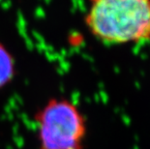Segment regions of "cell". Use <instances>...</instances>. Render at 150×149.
<instances>
[{
	"label": "cell",
	"instance_id": "3",
	"mask_svg": "<svg viewBox=\"0 0 150 149\" xmlns=\"http://www.w3.org/2000/svg\"><path fill=\"white\" fill-rule=\"evenodd\" d=\"M15 76V60L11 52L0 43V89L6 86Z\"/></svg>",
	"mask_w": 150,
	"mask_h": 149
},
{
	"label": "cell",
	"instance_id": "1",
	"mask_svg": "<svg viewBox=\"0 0 150 149\" xmlns=\"http://www.w3.org/2000/svg\"><path fill=\"white\" fill-rule=\"evenodd\" d=\"M84 23L106 45L145 42L150 40V0H89Z\"/></svg>",
	"mask_w": 150,
	"mask_h": 149
},
{
	"label": "cell",
	"instance_id": "2",
	"mask_svg": "<svg viewBox=\"0 0 150 149\" xmlns=\"http://www.w3.org/2000/svg\"><path fill=\"white\" fill-rule=\"evenodd\" d=\"M41 149H81L86 135L85 119L67 99L52 98L35 115Z\"/></svg>",
	"mask_w": 150,
	"mask_h": 149
}]
</instances>
